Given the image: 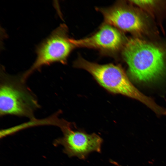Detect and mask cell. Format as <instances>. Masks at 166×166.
Wrapping results in <instances>:
<instances>
[{
    "label": "cell",
    "instance_id": "obj_2",
    "mask_svg": "<svg viewBox=\"0 0 166 166\" xmlns=\"http://www.w3.org/2000/svg\"><path fill=\"white\" fill-rule=\"evenodd\" d=\"M74 66L88 72L109 91L136 99L155 113L160 110L159 106L134 87L120 66L111 64L100 65L89 61L81 57L74 61Z\"/></svg>",
    "mask_w": 166,
    "mask_h": 166
},
{
    "label": "cell",
    "instance_id": "obj_3",
    "mask_svg": "<svg viewBox=\"0 0 166 166\" xmlns=\"http://www.w3.org/2000/svg\"><path fill=\"white\" fill-rule=\"evenodd\" d=\"M0 77V116L14 115L33 119L34 112L40 105L22 76L2 71Z\"/></svg>",
    "mask_w": 166,
    "mask_h": 166
},
{
    "label": "cell",
    "instance_id": "obj_7",
    "mask_svg": "<svg viewBox=\"0 0 166 166\" xmlns=\"http://www.w3.org/2000/svg\"><path fill=\"white\" fill-rule=\"evenodd\" d=\"M99 10L105 23L117 28L130 32H140L144 29V23L140 16L121 3Z\"/></svg>",
    "mask_w": 166,
    "mask_h": 166
},
{
    "label": "cell",
    "instance_id": "obj_1",
    "mask_svg": "<svg viewBox=\"0 0 166 166\" xmlns=\"http://www.w3.org/2000/svg\"><path fill=\"white\" fill-rule=\"evenodd\" d=\"M122 55L131 75L138 81H153L160 76L165 69L164 54L162 50L139 38L128 40Z\"/></svg>",
    "mask_w": 166,
    "mask_h": 166
},
{
    "label": "cell",
    "instance_id": "obj_4",
    "mask_svg": "<svg viewBox=\"0 0 166 166\" xmlns=\"http://www.w3.org/2000/svg\"><path fill=\"white\" fill-rule=\"evenodd\" d=\"M66 27L61 25L38 47L37 57L33 65L22 75L25 81L35 70L41 66L55 62L65 63L75 46L67 34Z\"/></svg>",
    "mask_w": 166,
    "mask_h": 166
},
{
    "label": "cell",
    "instance_id": "obj_5",
    "mask_svg": "<svg viewBox=\"0 0 166 166\" xmlns=\"http://www.w3.org/2000/svg\"><path fill=\"white\" fill-rule=\"evenodd\" d=\"M60 125L63 135L57 139L55 143L63 146L64 152L69 157L84 160L91 152H101L103 140L98 135L76 129L71 123L65 121H61Z\"/></svg>",
    "mask_w": 166,
    "mask_h": 166
},
{
    "label": "cell",
    "instance_id": "obj_8",
    "mask_svg": "<svg viewBox=\"0 0 166 166\" xmlns=\"http://www.w3.org/2000/svg\"><path fill=\"white\" fill-rule=\"evenodd\" d=\"M110 162L111 163H112V164H113L114 165H116L117 166H122L121 165H120V164H119L117 162L114 161H113L112 160H110Z\"/></svg>",
    "mask_w": 166,
    "mask_h": 166
},
{
    "label": "cell",
    "instance_id": "obj_6",
    "mask_svg": "<svg viewBox=\"0 0 166 166\" xmlns=\"http://www.w3.org/2000/svg\"><path fill=\"white\" fill-rule=\"evenodd\" d=\"M71 41L75 47L93 48L105 52L113 53L120 48L123 38L117 28L105 23L91 36L80 39H71Z\"/></svg>",
    "mask_w": 166,
    "mask_h": 166
}]
</instances>
